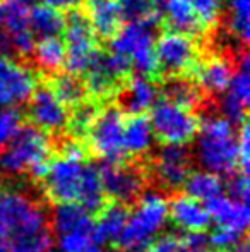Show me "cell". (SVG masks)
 <instances>
[{
	"mask_svg": "<svg viewBox=\"0 0 250 252\" xmlns=\"http://www.w3.org/2000/svg\"><path fill=\"white\" fill-rule=\"evenodd\" d=\"M249 177L245 172H237L233 177L230 179L228 182V192H230L231 199H237V201H249Z\"/></svg>",
	"mask_w": 250,
	"mask_h": 252,
	"instance_id": "38",
	"label": "cell"
},
{
	"mask_svg": "<svg viewBox=\"0 0 250 252\" xmlns=\"http://www.w3.org/2000/svg\"><path fill=\"white\" fill-rule=\"evenodd\" d=\"M79 252H107V251H105V247L101 246V244L93 242V244H89V246L84 247V249H83V251H79Z\"/></svg>",
	"mask_w": 250,
	"mask_h": 252,
	"instance_id": "43",
	"label": "cell"
},
{
	"mask_svg": "<svg viewBox=\"0 0 250 252\" xmlns=\"http://www.w3.org/2000/svg\"><path fill=\"white\" fill-rule=\"evenodd\" d=\"M190 173V155L185 146L165 144L154 159V175L165 189H178Z\"/></svg>",
	"mask_w": 250,
	"mask_h": 252,
	"instance_id": "17",
	"label": "cell"
},
{
	"mask_svg": "<svg viewBox=\"0 0 250 252\" xmlns=\"http://www.w3.org/2000/svg\"><path fill=\"white\" fill-rule=\"evenodd\" d=\"M31 59L43 72L57 74L63 69V63H65V45L58 36L41 38L38 43H34Z\"/></svg>",
	"mask_w": 250,
	"mask_h": 252,
	"instance_id": "26",
	"label": "cell"
},
{
	"mask_svg": "<svg viewBox=\"0 0 250 252\" xmlns=\"http://www.w3.org/2000/svg\"><path fill=\"white\" fill-rule=\"evenodd\" d=\"M129 211L124 204L113 202L100 209V218L94 221V237L98 244L117 242L125 228Z\"/></svg>",
	"mask_w": 250,
	"mask_h": 252,
	"instance_id": "24",
	"label": "cell"
},
{
	"mask_svg": "<svg viewBox=\"0 0 250 252\" xmlns=\"http://www.w3.org/2000/svg\"><path fill=\"white\" fill-rule=\"evenodd\" d=\"M100 170L105 196L118 204L136 201L144 192V175L139 168L118 163H105Z\"/></svg>",
	"mask_w": 250,
	"mask_h": 252,
	"instance_id": "16",
	"label": "cell"
},
{
	"mask_svg": "<svg viewBox=\"0 0 250 252\" xmlns=\"http://www.w3.org/2000/svg\"><path fill=\"white\" fill-rule=\"evenodd\" d=\"M28 115L36 129L47 134L60 132L67 127L69 122V106L54 93L48 84L36 86L34 93L31 94Z\"/></svg>",
	"mask_w": 250,
	"mask_h": 252,
	"instance_id": "14",
	"label": "cell"
},
{
	"mask_svg": "<svg viewBox=\"0 0 250 252\" xmlns=\"http://www.w3.org/2000/svg\"><path fill=\"white\" fill-rule=\"evenodd\" d=\"M209 239L204 233H187V237L163 235L156 239L146 252H206Z\"/></svg>",
	"mask_w": 250,
	"mask_h": 252,
	"instance_id": "29",
	"label": "cell"
},
{
	"mask_svg": "<svg viewBox=\"0 0 250 252\" xmlns=\"http://www.w3.org/2000/svg\"><path fill=\"white\" fill-rule=\"evenodd\" d=\"M118 93H120L122 108L130 115L149 112L160 96L156 81L142 76H130V79L122 86Z\"/></svg>",
	"mask_w": 250,
	"mask_h": 252,
	"instance_id": "22",
	"label": "cell"
},
{
	"mask_svg": "<svg viewBox=\"0 0 250 252\" xmlns=\"http://www.w3.org/2000/svg\"><path fill=\"white\" fill-rule=\"evenodd\" d=\"M63 34H65V43H63L65 45V63H63L65 72L79 77L84 76L100 47H98V38L94 36L93 28L81 7L67 12Z\"/></svg>",
	"mask_w": 250,
	"mask_h": 252,
	"instance_id": "10",
	"label": "cell"
},
{
	"mask_svg": "<svg viewBox=\"0 0 250 252\" xmlns=\"http://www.w3.org/2000/svg\"><path fill=\"white\" fill-rule=\"evenodd\" d=\"M0 57L17 59V52H16V45H14L12 34H10L9 31L2 30V28H0Z\"/></svg>",
	"mask_w": 250,
	"mask_h": 252,
	"instance_id": "41",
	"label": "cell"
},
{
	"mask_svg": "<svg viewBox=\"0 0 250 252\" xmlns=\"http://www.w3.org/2000/svg\"><path fill=\"white\" fill-rule=\"evenodd\" d=\"M54 228L58 235L60 252H79L89 244L96 242L93 216L87 209L74 202L57 206Z\"/></svg>",
	"mask_w": 250,
	"mask_h": 252,
	"instance_id": "12",
	"label": "cell"
},
{
	"mask_svg": "<svg viewBox=\"0 0 250 252\" xmlns=\"http://www.w3.org/2000/svg\"><path fill=\"white\" fill-rule=\"evenodd\" d=\"M60 155L69 156V158L74 159H86V146L77 139H69L63 143Z\"/></svg>",
	"mask_w": 250,
	"mask_h": 252,
	"instance_id": "40",
	"label": "cell"
},
{
	"mask_svg": "<svg viewBox=\"0 0 250 252\" xmlns=\"http://www.w3.org/2000/svg\"><path fill=\"white\" fill-rule=\"evenodd\" d=\"M149 112V122L154 137L161 143L185 146L195 137L200 122L194 110L161 98L154 103Z\"/></svg>",
	"mask_w": 250,
	"mask_h": 252,
	"instance_id": "9",
	"label": "cell"
},
{
	"mask_svg": "<svg viewBox=\"0 0 250 252\" xmlns=\"http://www.w3.org/2000/svg\"><path fill=\"white\" fill-rule=\"evenodd\" d=\"M81 2L83 0H43V3L60 10V12H69L72 9H77V7H81Z\"/></svg>",
	"mask_w": 250,
	"mask_h": 252,
	"instance_id": "42",
	"label": "cell"
},
{
	"mask_svg": "<svg viewBox=\"0 0 250 252\" xmlns=\"http://www.w3.org/2000/svg\"><path fill=\"white\" fill-rule=\"evenodd\" d=\"M52 156V141L47 132L34 126L23 127L17 137L0 151V172L9 177L31 173L43 180Z\"/></svg>",
	"mask_w": 250,
	"mask_h": 252,
	"instance_id": "5",
	"label": "cell"
},
{
	"mask_svg": "<svg viewBox=\"0 0 250 252\" xmlns=\"http://www.w3.org/2000/svg\"><path fill=\"white\" fill-rule=\"evenodd\" d=\"M48 86L54 90V93L63 101L67 106H76L86 98V88L84 81L79 76H74L69 72H57L50 79Z\"/></svg>",
	"mask_w": 250,
	"mask_h": 252,
	"instance_id": "31",
	"label": "cell"
},
{
	"mask_svg": "<svg viewBox=\"0 0 250 252\" xmlns=\"http://www.w3.org/2000/svg\"><path fill=\"white\" fill-rule=\"evenodd\" d=\"M130 76L132 67L127 57L111 52L110 48H100L84 72V88L94 101L107 100L122 90Z\"/></svg>",
	"mask_w": 250,
	"mask_h": 252,
	"instance_id": "7",
	"label": "cell"
},
{
	"mask_svg": "<svg viewBox=\"0 0 250 252\" xmlns=\"http://www.w3.org/2000/svg\"><path fill=\"white\" fill-rule=\"evenodd\" d=\"M161 30L160 24L127 23L120 28L117 36L110 43V50L129 59L132 72L137 76L156 81L160 77L156 50H154V31Z\"/></svg>",
	"mask_w": 250,
	"mask_h": 252,
	"instance_id": "6",
	"label": "cell"
},
{
	"mask_svg": "<svg viewBox=\"0 0 250 252\" xmlns=\"http://www.w3.org/2000/svg\"><path fill=\"white\" fill-rule=\"evenodd\" d=\"M38 86V74L28 62L0 57V108L23 105Z\"/></svg>",
	"mask_w": 250,
	"mask_h": 252,
	"instance_id": "13",
	"label": "cell"
},
{
	"mask_svg": "<svg viewBox=\"0 0 250 252\" xmlns=\"http://www.w3.org/2000/svg\"><path fill=\"white\" fill-rule=\"evenodd\" d=\"M21 2H24L26 5H29V3H36V0H21Z\"/></svg>",
	"mask_w": 250,
	"mask_h": 252,
	"instance_id": "46",
	"label": "cell"
},
{
	"mask_svg": "<svg viewBox=\"0 0 250 252\" xmlns=\"http://www.w3.org/2000/svg\"><path fill=\"white\" fill-rule=\"evenodd\" d=\"M65 28V17L60 10L47 5V3H34L29 9V30L33 36L50 38L60 36Z\"/></svg>",
	"mask_w": 250,
	"mask_h": 252,
	"instance_id": "25",
	"label": "cell"
},
{
	"mask_svg": "<svg viewBox=\"0 0 250 252\" xmlns=\"http://www.w3.org/2000/svg\"><path fill=\"white\" fill-rule=\"evenodd\" d=\"M163 96L167 100L194 110L202 101V93L192 77H165Z\"/></svg>",
	"mask_w": 250,
	"mask_h": 252,
	"instance_id": "28",
	"label": "cell"
},
{
	"mask_svg": "<svg viewBox=\"0 0 250 252\" xmlns=\"http://www.w3.org/2000/svg\"><path fill=\"white\" fill-rule=\"evenodd\" d=\"M151 2H153L154 3V5H161V3H165V2H167V0H151Z\"/></svg>",
	"mask_w": 250,
	"mask_h": 252,
	"instance_id": "45",
	"label": "cell"
},
{
	"mask_svg": "<svg viewBox=\"0 0 250 252\" xmlns=\"http://www.w3.org/2000/svg\"><path fill=\"white\" fill-rule=\"evenodd\" d=\"M244 237L238 235L235 232H230V230H224V228H218L213 232V235L209 237V242L216 247L218 251H230L233 246H237L238 242H242Z\"/></svg>",
	"mask_w": 250,
	"mask_h": 252,
	"instance_id": "39",
	"label": "cell"
},
{
	"mask_svg": "<svg viewBox=\"0 0 250 252\" xmlns=\"http://www.w3.org/2000/svg\"><path fill=\"white\" fill-rule=\"evenodd\" d=\"M47 252H57V251H47Z\"/></svg>",
	"mask_w": 250,
	"mask_h": 252,
	"instance_id": "47",
	"label": "cell"
},
{
	"mask_svg": "<svg viewBox=\"0 0 250 252\" xmlns=\"http://www.w3.org/2000/svg\"><path fill=\"white\" fill-rule=\"evenodd\" d=\"M98 112V103L94 100H86L84 98L81 103H77L74 106L72 113H69V122H67V127L70 129V132L76 137H83L87 136L91 126H93L94 119H96Z\"/></svg>",
	"mask_w": 250,
	"mask_h": 252,
	"instance_id": "34",
	"label": "cell"
},
{
	"mask_svg": "<svg viewBox=\"0 0 250 252\" xmlns=\"http://www.w3.org/2000/svg\"><path fill=\"white\" fill-rule=\"evenodd\" d=\"M238 137V168L240 172H249V158H250V136H249V124L242 122L240 130H237Z\"/></svg>",
	"mask_w": 250,
	"mask_h": 252,
	"instance_id": "37",
	"label": "cell"
},
{
	"mask_svg": "<svg viewBox=\"0 0 250 252\" xmlns=\"http://www.w3.org/2000/svg\"><path fill=\"white\" fill-rule=\"evenodd\" d=\"M154 132L151 122L144 113L130 115L125 119L124 127V144L125 153L130 156H144L151 151L154 144Z\"/></svg>",
	"mask_w": 250,
	"mask_h": 252,
	"instance_id": "23",
	"label": "cell"
},
{
	"mask_svg": "<svg viewBox=\"0 0 250 252\" xmlns=\"http://www.w3.org/2000/svg\"><path fill=\"white\" fill-rule=\"evenodd\" d=\"M170 220L185 233H204L211 225V215L204 202L194 199L189 194L177 196L170 202Z\"/></svg>",
	"mask_w": 250,
	"mask_h": 252,
	"instance_id": "20",
	"label": "cell"
},
{
	"mask_svg": "<svg viewBox=\"0 0 250 252\" xmlns=\"http://www.w3.org/2000/svg\"><path fill=\"white\" fill-rule=\"evenodd\" d=\"M187 2L209 33L220 28L221 14H223V0H187Z\"/></svg>",
	"mask_w": 250,
	"mask_h": 252,
	"instance_id": "35",
	"label": "cell"
},
{
	"mask_svg": "<svg viewBox=\"0 0 250 252\" xmlns=\"http://www.w3.org/2000/svg\"><path fill=\"white\" fill-rule=\"evenodd\" d=\"M194 139L195 158L202 170L216 175H231L238 168V137L235 124L223 115H211L199 124Z\"/></svg>",
	"mask_w": 250,
	"mask_h": 252,
	"instance_id": "3",
	"label": "cell"
},
{
	"mask_svg": "<svg viewBox=\"0 0 250 252\" xmlns=\"http://www.w3.org/2000/svg\"><path fill=\"white\" fill-rule=\"evenodd\" d=\"M48 199L57 204L83 206L87 211H100L105 206V190L100 170L86 159H74L58 155L48 163L43 177Z\"/></svg>",
	"mask_w": 250,
	"mask_h": 252,
	"instance_id": "2",
	"label": "cell"
},
{
	"mask_svg": "<svg viewBox=\"0 0 250 252\" xmlns=\"http://www.w3.org/2000/svg\"><path fill=\"white\" fill-rule=\"evenodd\" d=\"M23 115L17 108H0V151L7 148L23 129Z\"/></svg>",
	"mask_w": 250,
	"mask_h": 252,
	"instance_id": "36",
	"label": "cell"
},
{
	"mask_svg": "<svg viewBox=\"0 0 250 252\" xmlns=\"http://www.w3.org/2000/svg\"><path fill=\"white\" fill-rule=\"evenodd\" d=\"M207 206V211L211 215V220L216 221L218 228H224L235 232L244 237L249 228L250 211L247 202L231 199L230 196L221 194L214 201H211Z\"/></svg>",
	"mask_w": 250,
	"mask_h": 252,
	"instance_id": "21",
	"label": "cell"
},
{
	"mask_svg": "<svg viewBox=\"0 0 250 252\" xmlns=\"http://www.w3.org/2000/svg\"><path fill=\"white\" fill-rule=\"evenodd\" d=\"M50 247L43 206L26 190L0 187V252H47Z\"/></svg>",
	"mask_w": 250,
	"mask_h": 252,
	"instance_id": "1",
	"label": "cell"
},
{
	"mask_svg": "<svg viewBox=\"0 0 250 252\" xmlns=\"http://www.w3.org/2000/svg\"><path fill=\"white\" fill-rule=\"evenodd\" d=\"M184 186L190 197L204 202V204H209L211 201L224 194L221 177L213 172H207V170L190 172Z\"/></svg>",
	"mask_w": 250,
	"mask_h": 252,
	"instance_id": "27",
	"label": "cell"
},
{
	"mask_svg": "<svg viewBox=\"0 0 250 252\" xmlns=\"http://www.w3.org/2000/svg\"><path fill=\"white\" fill-rule=\"evenodd\" d=\"M122 21L127 23H151L161 26V12L151 0H115Z\"/></svg>",
	"mask_w": 250,
	"mask_h": 252,
	"instance_id": "32",
	"label": "cell"
},
{
	"mask_svg": "<svg viewBox=\"0 0 250 252\" xmlns=\"http://www.w3.org/2000/svg\"><path fill=\"white\" fill-rule=\"evenodd\" d=\"M160 77H192L199 63L200 43L187 34L161 28L158 40L154 41Z\"/></svg>",
	"mask_w": 250,
	"mask_h": 252,
	"instance_id": "8",
	"label": "cell"
},
{
	"mask_svg": "<svg viewBox=\"0 0 250 252\" xmlns=\"http://www.w3.org/2000/svg\"><path fill=\"white\" fill-rule=\"evenodd\" d=\"M250 0H228L226 31L235 38L237 43L247 48L250 31Z\"/></svg>",
	"mask_w": 250,
	"mask_h": 252,
	"instance_id": "30",
	"label": "cell"
},
{
	"mask_svg": "<svg viewBox=\"0 0 250 252\" xmlns=\"http://www.w3.org/2000/svg\"><path fill=\"white\" fill-rule=\"evenodd\" d=\"M132 213H129L125 228L117 244L120 252H146L167 226L170 201L160 190H147L139 197Z\"/></svg>",
	"mask_w": 250,
	"mask_h": 252,
	"instance_id": "4",
	"label": "cell"
},
{
	"mask_svg": "<svg viewBox=\"0 0 250 252\" xmlns=\"http://www.w3.org/2000/svg\"><path fill=\"white\" fill-rule=\"evenodd\" d=\"M0 28L9 33L29 30V7L21 0H0Z\"/></svg>",
	"mask_w": 250,
	"mask_h": 252,
	"instance_id": "33",
	"label": "cell"
},
{
	"mask_svg": "<svg viewBox=\"0 0 250 252\" xmlns=\"http://www.w3.org/2000/svg\"><path fill=\"white\" fill-rule=\"evenodd\" d=\"M83 12L87 17L98 40L111 41L122 28V16L115 0H83Z\"/></svg>",
	"mask_w": 250,
	"mask_h": 252,
	"instance_id": "19",
	"label": "cell"
},
{
	"mask_svg": "<svg viewBox=\"0 0 250 252\" xmlns=\"http://www.w3.org/2000/svg\"><path fill=\"white\" fill-rule=\"evenodd\" d=\"M250 101V59L247 50L237 55V65L230 84L221 94L220 108L224 119L231 124H242L247 117Z\"/></svg>",
	"mask_w": 250,
	"mask_h": 252,
	"instance_id": "15",
	"label": "cell"
},
{
	"mask_svg": "<svg viewBox=\"0 0 250 252\" xmlns=\"http://www.w3.org/2000/svg\"><path fill=\"white\" fill-rule=\"evenodd\" d=\"M165 5L167 7H165V14H161V28L187 34L199 43H202L211 34L199 21L187 0H167Z\"/></svg>",
	"mask_w": 250,
	"mask_h": 252,
	"instance_id": "18",
	"label": "cell"
},
{
	"mask_svg": "<svg viewBox=\"0 0 250 252\" xmlns=\"http://www.w3.org/2000/svg\"><path fill=\"white\" fill-rule=\"evenodd\" d=\"M124 127L125 115L122 108L110 105L100 110L87 132L91 151L105 163L122 161L127 155L124 144Z\"/></svg>",
	"mask_w": 250,
	"mask_h": 252,
	"instance_id": "11",
	"label": "cell"
},
{
	"mask_svg": "<svg viewBox=\"0 0 250 252\" xmlns=\"http://www.w3.org/2000/svg\"><path fill=\"white\" fill-rule=\"evenodd\" d=\"M230 252H250V251H249L247 242H244V240H242V242H238L237 246H233V247H231Z\"/></svg>",
	"mask_w": 250,
	"mask_h": 252,
	"instance_id": "44",
	"label": "cell"
}]
</instances>
